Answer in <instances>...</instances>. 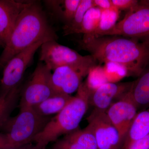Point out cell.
<instances>
[{
    "label": "cell",
    "instance_id": "6da1fadb",
    "mask_svg": "<svg viewBox=\"0 0 149 149\" xmlns=\"http://www.w3.org/2000/svg\"><path fill=\"white\" fill-rule=\"evenodd\" d=\"M79 45L97 61L123 67L128 76H140L149 62V42L141 43L123 37L84 35Z\"/></svg>",
    "mask_w": 149,
    "mask_h": 149
},
{
    "label": "cell",
    "instance_id": "484cf974",
    "mask_svg": "<svg viewBox=\"0 0 149 149\" xmlns=\"http://www.w3.org/2000/svg\"><path fill=\"white\" fill-rule=\"evenodd\" d=\"M9 148L7 136L5 133H0V149Z\"/></svg>",
    "mask_w": 149,
    "mask_h": 149
},
{
    "label": "cell",
    "instance_id": "30bf717a",
    "mask_svg": "<svg viewBox=\"0 0 149 149\" xmlns=\"http://www.w3.org/2000/svg\"><path fill=\"white\" fill-rule=\"evenodd\" d=\"M97 65L65 66L58 68L52 73V83L56 93L70 95L77 91L84 77Z\"/></svg>",
    "mask_w": 149,
    "mask_h": 149
},
{
    "label": "cell",
    "instance_id": "83f0119b",
    "mask_svg": "<svg viewBox=\"0 0 149 149\" xmlns=\"http://www.w3.org/2000/svg\"><path fill=\"white\" fill-rule=\"evenodd\" d=\"M142 3L143 4L146 5L148 6L149 7V0H146V1H141V2H140Z\"/></svg>",
    "mask_w": 149,
    "mask_h": 149
},
{
    "label": "cell",
    "instance_id": "5b68a950",
    "mask_svg": "<svg viewBox=\"0 0 149 149\" xmlns=\"http://www.w3.org/2000/svg\"><path fill=\"white\" fill-rule=\"evenodd\" d=\"M52 70L40 61L20 92L19 107H33L57 94L52 83Z\"/></svg>",
    "mask_w": 149,
    "mask_h": 149
},
{
    "label": "cell",
    "instance_id": "52a82bcc",
    "mask_svg": "<svg viewBox=\"0 0 149 149\" xmlns=\"http://www.w3.org/2000/svg\"><path fill=\"white\" fill-rule=\"evenodd\" d=\"M106 35L149 37V7L139 3L111 29L95 37Z\"/></svg>",
    "mask_w": 149,
    "mask_h": 149
},
{
    "label": "cell",
    "instance_id": "3957f363",
    "mask_svg": "<svg viewBox=\"0 0 149 149\" xmlns=\"http://www.w3.org/2000/svg\"><path fill=\"white\" fill-rule=\"evenodd\" d=\"M91 92L86 81L82 82L72 100L51 118L43 130L35 136L33 142L37 148L46 149L49 143L56 142L61 136L78 129L90 105Z\"/></svg>",
    "mask_w": 149,
    "mask_h": 149
},
{
    "label": "cell",
    "instance_id": "8992f818",
    "mask_svg": "<svg viewBox=\"0 0 149 149\" xmlns=\"http://www.w3.org/2000/svg\"><path fill=\"white\" fill-rule=\"evenodd\" d=\"M40 48V61L44 63L52 71L63 66L97 65V61L91 55H81L56 41L44 42Z\"/></svg>",
    "mask_w": 149,
    "mask_h": 149
},
{
    "label": "cell",
    "instance_id": "ba28073f",
    "mask_svg": "<svg viewBox=\"0 0 149 149\" xmlns=\"http://www.w3.org/2000/svg\"><path fill=\"white\" fill-rule=\"evenodd\" d=\"M44 43H35L9 61L3 68L0 83V95L21 85L24 72L32 63L36 52Z\"/></svg>",
    "mask_w": 149,
    "mask_h": 149
},
{
    "label": "cell",
    "instance_id": "9c48e42d",
    "mask_svg": "<svg viewBox=\"0 0 149 149\" xmlns=\"http://www.w3.org/2000/svg\"><path fill=\"white\" fill-rule=\"evenodd\" d=\"M87 120L88 126L95 139L97 149H121L123 141L105 112L93 110Z\"/></svg>",
    "mask_w": 149,
    "mask_h": 149
},
{
    "label": "cell",
    "instance_id": "cb8c5ba5",
    "mask_svg": "<svg viewBox=\"0 0 149 149\" xmlns=\"http://www.w3.org/2000/svg\"><path fill=\"white\" fill-rule=\"evenodd\" d=\"M122 149H149V134L144 138L131 142Z\"/></svg>",
    "mask_w": 149,
    "mask_h": 149
},
{
    "label": "cell",
    "instance_id": "5bb4252c",
    "mask_svg": "<svg viewBox=\"0 0 149 149\" xmlns=\"http://www.w3.org/2000/svg\"><path fill=\"white\" fill-rule=\"evenodd\" d=\"M51 149H97L93 133L87 126L64 135L54 142Z\"/></svg>",
    "mask_w": 149,
    "mask_h": 149
},
{
    "label": "cell",
    "instance_id": "d4e9b609",
    "mask_svg": "<svg viewBox=\"0 0 149 149\" xmlns=\"http://www.w3.org/2000/svg\"><path fill=\"white\" fill-rule=\"evenodd\" d=\"M93 2L94 6L101 10L108 9L113 6L111 0H93Z\"/></svg>",
    "mask_w": 149,
    "mask_h": 149
},
{
    "label": "cell",
    "instance_id": "7c38bea8",
    "mask_svg": "<svg viewBox=\"0 0 149 149\" xmlns=\"http://www.w3.org/2000/svg\"><path fill=\"white\" fill-rule=\"evenodd\" d=\"M138 110L130 96V91L122 98L111 106L105 112L109 119L120 133L123 143L128 129L138 113Z\"/></svg>",
    "mask_w": 149,
    "mask_h": 149
},
{
    "label": "cell",
    "instance_id": "7402d4cb",
    "mask_svg": "<svg viewBox=\"0 0 149 149\" xmlns=\"http://www.w3.org/2000/svg\"><path fill=\"white\" fill-rule=\"evenodd\" d=\"M101 13L102 10L98 8L93 7L89 9L85 15L78 34H93L98 27Z\"/></svg>",
    "mask_w": 149,
    "mask_h": 149
},
{
    "label": "cell",
    "instance_id": "ac0fdd59",
    "mask_svg": "<svg viewBox=\"0 0 149 149\" xmlns=\"http://www.w3.org/2000/svg\"><path fill=\"white\" fill-rule=\"evenodd\" d=\"M130 94L138 109L149 108V69L144 70L133 81Z\"/></svg>",
    "mask_w": 149,
    "mask_h": 149
},
{
    "label": "cell",
    "instance_id": "277c9868",
    "mask_svg": "<svg viewBox=\"0 0 149 149\" xmlns=\"http://www.w3.org/2000/svg\"><path fill=\"white\" fill-rule=\"evenodd\" d=\"M51 118L40 116L32 107L19 109L18 114L10 118L3 127L7 136L9 148L32 143Z\"/></svg>",
    "mask_w": 149,
    "mask_h": 149
},
{
    "label": "cell",
    "instance_id": "e0dca14e",
    "mask_svg": "<svg viewBox=\"0 0 149 149\" xmlns=\"http://www.w3.org/2000/svg\"><path fill=\"white\" fill-rule=\"evenodd\" d=\"M149 134V108L137 113L128 129L121 149Z\"/></svg>",
    "mask_w": 149,
    "mask_h": 149
},
{
    "label": "cell",
    "instance_id": "44dd1931",
    "mask_svg": "<svg viewBox=\"0 0 149 149\" xmlns=\"http://www.w3.org/2000/svg\"><path fill=\"white\" fill-rule=\"evenodd\" d=\"M119 15L120 10L114 6L108 9L102 10L98 27L93 34L89 35L97 37L101 33L111 29L116 24Z\"/></svg>",
    "mask_w": 149,
    "mask_h": 149
},
{
    "label": "cell",
    "instance_id": "4316f807",
    "mask_svg": "<svg viewBox=\"0 0 149 149\" xmlns=\"http://www.w3.org/2000/svg\"><path fill=\"white\" fill-rule=\"evenodd\" d=\"M7 149H41L39 148L36 146V145H32L31 143L23 145L16 148H9Z\"/></svg>",
    "mask_w": 149,
    "mask_h": 149
},
{
    "label": "cell",
    "instance_id": "7a4b0ae2",
    "mask_svg": "<svg viewBox=\"0 0 149 149\" xmlns=\"http://www.w3.org/2000/svg\"><path fill=\"white\" fill-rule=\"evenodd\" d=\"M58 39L40 2L29 1L19 16L0 56V69L3 68L14 56L35 43L56 41Z\"/></svg>",
    "mask_w": 149,
    "mask_h": 149
},
{
    "label": "cell",
    "instance_id": "603a6c76",
    "mask_svg": "<svg viewBox=\"0 0 149 149\" xmlns=\"http://www.w3.org/2000/svg\"><path fill=\"white\" fill-rule=\"evenodd\" d=\"M113 6L118 9L125 10L133 8L138 5L139 1L136 0H111Z\"/></svg>",
    "mask_w": 149,
    "mask_h": 149
},
{
    "label": "cell",
    "instance_id": "2e32d148",
    "mask_svg": "<svg viewBox=\"0 0 149 149\" xmlns=\"http://www.w3.org/2000/svg\"><path fill=\"white\" fill-rule=\"evenodd\" d=\"M81 0H46L44 2L52 13L65 24L72 20Z\"/></svg>",
    "mask_w": 149,
    "mask_h": 149
},
{
    "label": "cell",
    "instance_id": "ffe728a7",
    "mask_svg": "<svg viewBox=\"0 0 149 149\" xmlns=\"http://www.w3.org/2000/svg\"><path fill=\"white\" fill-rule=\"evenodd\" d=\"M94 6L93 0H81L72 20L63 27V35L78 34L83 19L87 11Z\"/></svg>",
    "mask_w": 149,
    "mask_h": 149
},
{
    "label": "cell",
    "instance_id": "9a60e30c",
    "mask_svg": "<svg viewBox=\"0 0 149 149\" xmlns=\"http://www.w3.org/2000/svg\"><path fill=\"white\" fill-rule=\"evenodd\" d=\"M73 97L71 95L57 93L32 108L40 116L50 117L61 111Z\"/></svg>",
    "mask_w": 149,
    "mask_h": 149
},
{
    "label": "cell",
    "instance_id": "8fae6325",
    "mask_svg": "<svg viewBox=\"0 0 149 149\" xmlns=\"http://www.w3.org/2000/svg\"><path fill=\"white\" fill-rule=\"evenodd\" d=\"M133 82H107L91 90L90 104L94 110L105 112L113 104L122 98L130 91Z\"/></svg>",
    "mask_w": 149,
    "mask_h": 149
},
{
    "label": "cell",
    "instance_id": "4fadbf2b",
    "mask_svg": "<svg viewBox=\"0 0 149 149\" xmlns=\"http://www.w3.org/2000/svg\"><path fill=\"white\" fill-rule=\"evenodd\" d=\"M29 1L0 0V47L3 49L19 16Z\"/></svg>",
    "mask_w": 149,
    "mask_h": 149
},
{
    "label": "cell",
    "instance_id": "d6986e66",
    "mask_svg": "<svg viewBox=\"0 0 149 149\" xmlns=\"http://www.w3.org/2000/svg\"><path fill=\"white\" fill-rule=\"evenodd\" d=\"M22 85L8 93L0 95V128H2L10 118L20 99Z\"/></svg>",
    "mask_w": 149,
    "mask_h": 149
}]
</instances>
